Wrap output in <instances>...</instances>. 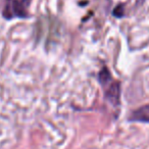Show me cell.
I'll return each instance as SVG.
<instances>
[{"label": "cell", "mask_w": 149, "mask_h": 149, "mask_svg": "<svg viewBox=\"0 0 149 149\" xmlns=\"http://www.w3.org/2000/svg\"><path fill=\"white\" fill-rule=\"evenodd\" d=\"M132 120L137 122H144L149 123V104L140 107L133 113Z\"/></svg>", "instance_id": "3957f363"}, {"label": "cell", "mask_w": 149, "mask_h": 149, "mask_svg": "<svg viewBox=\"0 0 149 149\" xmlns=\"http://www.w3.org/2000/svg\"><path fill=\"white\" fill-rule=\"evenodd\" d=\"M105 74L106 76H104L103 72H100V81H101L105 94L109 98L110 102L116 104L118 101V96H120V85L112 80L111 76L107 70H105Z\"/></svg>", "instance_id": "7a4b0ae2"}, {"label": "cell", "mask_w": 149, "mask_h": 149, "mask_svg": "<svg viewBox=\"0 0 149 149\" xmlns=\"http://www.w3.org/2000/svg\"><path fill=\"white\" fill-rule=\"evenodd\" d=\"M31 0H6L3 15L5 19L26 17L28 15V6Z\"/></svg>", "instance_id": "6da1fadb"}]
</instances>
